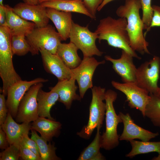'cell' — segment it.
I'll return each mask as SVG.
<instances>
[{
  "instance_id": "obj_3",
  "label": "cell",
  "mask_w": 160,
  "mask_h": 160,
  "mask_svg": "<svg viewBox=\"0 0 160 160\" xmlns=\"http://www.w3.org/2000/svg\"><path fill=\"white\" fill-rule=\"evenodd\" d=\"M117 96L116 92L111 89L105 91V130L101 135V148L106 150H112L119 144V136L117 134V127L122 121L119 115L116 113L113 105Z\"/></svg>"
},
{
  "instance_id": "obj_27",
  "label": "cell",
  "mask_w": 160,
  "mask_h": 160,
  "mask_svg": "<svg viewBox=\"0 0 160 160\" xmlns=\"http://www.w3.org/2000/svg\"><path fill=\"white\" fill-rule=\"evenodd\" d=\"M129 141L132 149L126 155L127 157L132 158L138 155L153 152L160 154V141H143L131 140Z\"/></svg>"
},
{
  "instance_id": "obj_15",
  "label": "cell",
  "mask_w": 160,
  "mask_h": 160,
  "mask_svg": "<svg viewBox=\"0 0 160 160\" xmlns=\"http://www.w3.org/2000/svg\"><path fill=\"white\" fill-rule=\"evenodd\" d=\"M133 57L123 50L119 59H115L109 55L105 56L106 60L112 63L113 69L123 83L135 82L137 68L134 63Z\"/></svg>"
},
{
  "instance_id": "obj_18",
  "label": "cell",
  "mask_w": 160,
  "mask_h": 160,
  "mask_svg": "<svg viewBox=\"0 0 160 160\" xmlns=\"http://www.w3.org/2000/svg\"><path fill=\"white\" fill-rule=\"evenodd\" d=\"M10 113L8 112L7 119L0 127L5 132L8 142L10 145L15 144L20 145L24 136L28 134L31 129L30 123L19 124L15 121Z\"/></svg>"
},
{
  "instance_id": "obj_33",
  "label": "cell",
  "mask_w": 160,
  "mask_h": 160,
  "mask_svg": "<svg viewBox=\"0 0 160 160\" xmlns=\"http://www.w3.org/2000/svg\"><path fill=\"white\" fill-rule=\"evenodd\" d=\"M153 15L150 25L144 33L145 36L147 32L151 28L156 27H160V6L156 5H152Z\"/></svg>"
},
{
  "instance_id": "obj_8",
  "label": "cell",
  "mask_w": 160,
  "mask_h": 160,
  "mask_svg": "<svg viewBox=\"0 0 160 160\" xmlns=\"http://www.w3.org/2000/svg\"><path fill=\"white\" fill-rule=\"evenodd\" d=\"M160 70V58L154 56L149 61L142 63L137 68L135 83L149 93L155 94L159 87L158 82Z\"/></svg>"
},
{
  "instance_id": "obj_32",
  "label": "cell",
  "mask_w": 160,
  "mask_h": 160,
  "mask_svg": "<svg viewBox=\"0 0 160 160\" xmlns=\"http://www.w3.org/2000/svg\"><path fill=\"white\" fill-rule=\"evenodd\" d=\"M20 158L23 160H41V158L33 152L22 142L20 143Z\"/></svg>"
},
{
  "instance_id": "obj_16",
  "label": "cell",
  "mask_w": 160,
  "mask_h": 160,
  "mask_svg": "<svg viewBox=\"0 0 160 160\" xmlns=\"http://www.w3.org/2000/svg\"><path fill=\"white\" fill-rule=\"evenodd\" d=\"M39 52L44 70L55 76L58 81L69 79L73 76L72 70L68 68L56 54L45 50H40Z\"/></svg>"
},
{
  "instance_id": "obj_37",
  "label": "cell",
  "mask_w": 160,
  "mask_h": 160,
  "mask_svg": "<svg viewBox=\"0 0 160 160\" xmlns=\"http://www.w3.org/2000/svg\"><path fill=\"white\" fill-rule=\"evenodd\" d=\"M9 145L6 134L0 127V148L2 150H4Z\"/></svg>"
},
{
  "instance_id": "obj_41",
  "label": "cell",
  "mask_w": 160,
  "mask_h": 160,
  "mask_svg": "<svg viewBox=\"0 0 160 160\" xmlns=\"http://www.w3.org/2000/svg\"><path fill=\"white\" fill-rule=\"evenodd\" d=\"M53 0H37L39 4H40L43 3L51 1Z\"/></svg>"
},
{
  "instance_id": "obj_7",
  "label": "cell",
  "mask_w": 160,
  "mask_h": 160,
  "mask_svg": "<svg viewBox=\"0 0 160 160\" xmlns=\"http://www.w3.org/2000/svg\"><path fill=\"white\" fill-rule=\"evenodd\" d=\"M97 38V34L90 31L88 25L82 26L73 22L69 36L70 42L81 51L84 57L102 55L103 52L100 51L96 45Z\"/></svg>"
},
{
  "instance_id": "obj_45",
  "label": "cell",
  "mask_w": 160,
  "mask_h": 160,
  "mask_svg": "<svg viewBox=\"0 0 160 160\" xmlns=\"http://www.w3.org/2000/svg\"></svg>"
},
{
  "instance_id": "obj_9",
  "label": "cell",
  "mask_w": 160,
  "mask_h": 160,
  "mask_svg": "<svg viewBox=\"0 0 160 160\" xmlns=\"http://www.w3.org/2000/svg\"><path fill=\"white\" fill-rule=\"evenodd\" d=\"M43 83L36 84L26 92L18 106L15 121L18 123H30L39 117L37 97Z\"/></svg>"
},
{
  "instance_id": "obj_12",
  "label": "cell",
  "mask_w": 160,
  "mask_h": 160,
  "mask_svg": "<svg viewBox=\"0 0 160 160\" xmlns=\"http://www.w3.org/2000/svg\"><path fill=\"white\" fill-rule=\"evenodd\" d=\"M48 80L38 77L30 81H19L8 88L6 104L9 112L14 119L17 113L19 104L26 92L33 85L39 83H45Z\"/></svg>"
},
{
  "instance_id": "obj_31",
  "label": "cell",
  "mask_w": 160,
  "mask_h": 160,
  "mask_svg": "<svg viewBox=\"0 0 160 160\" xmlns=\"http://www.w3.org/2000/svg\"><path fill=\"white\" fill-rule=\"evenodd\" d=\"M20 145H10L7 148L0 153V160H18L20 158Z\"/></svg>"
},
{
  "instance_id": "obj_44",
  "label": "cell",
  "mask_w": 160,
  "mask_h": 160,
  "mask_svg": "<svg viewBox=\"0 0 160 160\" xmlns=\"http://www.w3.org/2000/svg\"><path fill=\"white\" fill-rule=\"evenodd\" d=\"M3 0H0V5L3 6L4 5L3 3Z\"/></svg>"
},
{
  "instance_id": "obj_35",
  "label": "cell",
  "mask_w": 160,
  "mask_h": 160,
  "mask_svg": "<svg viewBox=\"0 0 160 160\" xmlns=\"http://www.w3.org/2000/svg\"><path fill=\"white\" fill-rule=\"evenodd\" d=\"M5 96L3 93L0 94V126L5 122L7 116L8 111Z\"/></svg>"
},
{
  "instance_id": "obj_2",
  "label": "cell",
  "mask_w": 160,
  "mask_h": 160,
  "mask_svg": "<svg viewBox=\"0 0 160 160\" xmlns=\"http://www.w3.org/2000/svg\"><path fill=\"white\" fill-rule=\"evenodd\" d=\"M127 20L124 17L116 19L108 16L101 19L95 31L99 42L105 40L108 45L123 50L132 57L141 59L130 45L129 37L127 30Z\"/></svg>"
},
{
  "instance_id": "obj_24",
  "label": "cell",
  "mask_w": 160,
  "mask_h": 160,
  "mask_svg": "<svg viewBox=\"0 0 160 160\" xmlns=\"http://www.w3.org/2000/svg\"><path fill=\"white\" fill-rule=\"evenodd\" d=\"M59 98V95L56 92L52 90L46 92L41 88L38 92L37 97L39 116L55 120L52 117L50 111Z\"/></svg>"
},
{
  "instance_id": "obj_5",
  "label": "cell",
  "mask_w": 160,
  "mask_h": 160,
  "mask_svg": "<svg viewBox=\"0 0 160 160\" xmlns=\"http://www.w3.org/2000/svg\"><path fill=\"white\" fill-rule=\"evenodd\" d=\"M91 89L92 98L89 108L88 121L87 125L77 133L80 137L87 140L90 138L96 128L102 126L106 110L105 103L103 101L105 100V89L95 86Z\"/></svg>"
},
{
  "instance_id": "obj_1",
  "label": "cell",
  "mask_w": 160,
  "mask_h": 160,
  "mask_svg": "<svg viewBox=\"0 0 160 160\" xmlns=\"http://www.w3.org/2000/svg\"><path fill=\"white\" fill-rule=\"evenodd\" d=\"M141 9L140 0H125L124 4L119 6L116 12L119 17L127 20L126 29L131 48L141 55L150 54L148 49L149 43L143 33L144 24L140 15Z\"/></svg>"
},
{
  "instance_id": "obj_22",
  "label": "cell",
  "mask_w": 160,
  "mask_h": 160,
  "mask_svg": "<svg viewBox=\"0 0 160 160\" xmlns=\"http://www.w3.org/2000/svg\"><path fill=\"white\" fill-rule=\"evenodd\" d=\"M39 4L46 8H52L63 12L83 14L94 19L82 0H53Z\"/></svg>"
},
{
  "instance_id": "obj_11",
  "label": "cell",
  "mask_w": 160,
  "mask_h": 160,
  "mask_svg": "<svg viewBox=\"0 0 160 160\" xmlns=\"http://www.w3.org/2000/svg\"><path fill=\"white\" fill-rule=\"evenodd\" d=\"M105 63V60L98 61L92 57H84L80 65L71 69L73 76L78 83L81 98L83 97L88 89H91L93 87L92 77L96 68Z\"/></svg>"
},
{
  "instance_id": "obj_43",
  "label": "cell",
  "mask_w": 160,
  "mask_h": 160,
  "mask_svg": "<svg viewBox=\"0 0 160 160\" xmlns=\"http://www.w3.org/2000/svg\"><path fill=\"white\" fill-rule=\"evenodd\" d=\"M152 160H160V154L158 155L157 156H155L152 159Z\"/></svg>"
},
{
  "instance_id": "obj_42",
  "label": "cell",
  "mask_w": 160,
  "mask_h": 160,
  "mask_svg": "<svg viewBox=\"0 0 160 160\" xmlns=\"http://www.w3.org/2000/svg\"><path fill=\"white\" fill-rule=\"evenodd\" d=\"M154 95L160 98V87L159 88L157 92Z\"/></svg>"
},
{
  "instance_id": "obj_34",
  "label": "cell",
  "mask_w": 160,
  "mask_h": 160,
  "mask_svg": "<svg viewBox=\"0 0 160 160\" xmlns=\"http://www.w3.org/2000/svg\"><path fill=\"white\" fill-rule=\"evenodd\" d=\"M86 7L95 19L97 9L103 0H82Z\"/></svg>"
},
{
  "instance_id": "obj_21",
  "label": "cell",
  "mask_w": 160,
  "mask_h": 160,
  "mask_svg": "<svg viewBox=\"0 0 160 160\" xmlns=\"http://www.w3.org/2000/svg\"><path fill=\"white\" fill-rule=\"evenodd\" d=\"M61 128L60 122L42 117L39 116L31 124V129L39 132L41 137L49 142L53 137L59 136Z\"/></svg>"
},
{
  "instance_id": "obj_4",
  "label": "cell",
  "mask_w": 160,
  "mask_h": 160,
  "mask_svg": "<svg viewBox=\"0 0 160 160\" xmlns=\"http://www.w3.org/2000/svg\"><path fill=\"white\" fill-rule=\"evenodd\" d=\"M12 36L6 26H0V76L5 85H10L21 79L13 65L10 44Z\"/></svg>"
},
{
  "instance_id": "obj_26",
  "label": "cell",
  "mask_w": 160,
  "mask_h": 160,
  "mask_svg": "<svg viewBox=\"0 0 160 160\" xmlns=\"http://www.w3.org/2000/svg\"><path fill=\"white\" fill-rule=\"evenodd\" d=\"M101 126L97 128V131L92 141L81 153L78 160H103L105 158L100 152L101 148V135L100 130Z\"/></svg>"
},
{
  "instance_id": "obj_10",
  "label": "cell",
  "mask_w": 160,
  "mask_h": 160,
  "mask_svg": "<svg viewBox=\"0 0 160 160\" xmlns=\"http://www.w3.org/2000/svg\"><path fill=\"white\" fill-rule=\"evenodd\" d=\"M111 83L114 87L126 95L128 106L138 110L145 117L146 107L150 98L149 92L135 83H120L113 81Z\"/></svg>"
},
{
  "instance_id": "obj_28",
  "label": "cell",
  "mask_w": 160,
  "mask_h": 160,
  "mask_svg": "<svg viewBox=\"0 0 160 160\" xmlns=\"http://www.w3.org/2000/svg\"><path fill=\"white\" fill-rule=\"evenodd\" d=\"M149 95L150 100L146 107L145 117L160 129V98L153 94L149 93Z\"/></svg>"
},
{
  "instance_id": "obj_6",
  "label": "cell",
  "mask_w": 160,
  "mask_h": 160,
  "mask_svg": "<svg viewBox=\"0 0 160 160\" xmlns=\"http://www.w3.org/2000/svg\"><path fill=\"white\" fill-rule=\"evenodd\" d=\"M26 37L32 49L33 55L38 54L40 50H43L56 54L62 41L55 28L49 24L44 27H36Z\"/></svg>"
},
{
  "instance_id": "obj_13",
  "label": "cell",
  "mask_w": 160,
  "mask_h": 160,
  "mask_svg": "<svg viewBox=\"0 0 160 160\" xmlns=\"http://www.w3.org/2000/svg\"><path fill=\"white\" fill-rule=\"evenodd\" d=\"M12 9L22 18L34 23L36 27H44L49 24V19L47 16V8L39 4L33 5L20 2Z\"/></svg>"
},
{
  "instance_id": "obj_30",
  "label": "cell",
  "mask_w": 160,
  "mask_h": 160,
  "mask_svg": "<svg viewBox=\"0 0 160 160\" xmlns=\"http://www.w3.org/2000/svg\"><path fill=\"white\" fill-rule=\"evenodd\" d=\"M142 10V18L144 24V30H147L149 27L153 15L151 0H140Z\"/></svg>"
},
{
  "instance_id": "obj_39",
  "label": "cell",
  "mask_w": 160,
  "mask_h": 160,
  "mask_svg": "<svg viewBox=\"0 0 160 160\" xmlns=\"http://www.w3.org/2000/svg\"><path fill=\"white\" fill-rule=\"evenodd\" d=\"M114 0H103L102 3L99 7L97 9V11H100L105 5L109 3Z\"/></svg>"
},
{
  "instance_id": "obj_14",
  "label": "cell",
  "mask_w": 160,
  "mask_h": 160,
  "mask_svg": "<svg viewBox=\"0 0 160 160\" xmlns=\"http://www.w3.org/2000/svg\"><path fill=\"white\" fill-rule=\"evenodd\" d=\"M119 115L122 121L124 129L119 136V140L129 141L138 139L142 141H148L159 135L158 132H153L137 125L129 113L119 112Z\"/></svg>"
},
{
  "instance_id": "obj_36",
  "label": "cell",
  "mask_w": 160,
  "mask_h": 160,
  "mask_svg": "<svg viewBox=\"0 0 160 160\" xmlns=\"http://www.w3.org/2000/svg\"><path fill=\"white\" fill-rule=\"evenodd\" d=\"M28 134L25 135L23 138L22 141L33 152L38 156L40 155L39 151L36 142L28 136Z\"/></svg>"
},
{
  "instance_id": "obj_20",
  "label": "cell",
  "mask_w": 160,
  "mask_h": 160,
  "mask_svg": "<svg viewBox=\"0 0 160 160\" xmlns=\"http://www.w3.org/2000/svg\"><path fill=\"white\" fill-rule=\"evenodd\" d=\"M47 12L48 17L54 24L62 41H65L69 38L73 22L71 12L51 8H47Z\"/></svg>"
},
{
  "instance_id": "obj_29",
  "label": "cell",
  "mask_w": 160,
  "mask_h": 160,
  "mask_svg": "<svg viewBox=\"0 0 160 160\" xmlns=\"http://www.w3.org/2000/svg\"><path fill=\"white\" fill-rule=\"evenodd\" d=\"M10 44L13 55L23 56L29 52L32 53V49L25 36H12Z\"/></svg>"
},
{
  "instance_id": "obj_40",
  "label": "cell",
  "mask_w": 160,
  "mask_h": 160,
  "mask_svg": "<svg viewBox=\"0 0 160 160\" xmlns=\"http://www.w3.org/2000/svg\"><path fill=\"white\" fill-rule=\"evenodd\" d=\"M23 2L31 4L36 5L38 4L37 0H22Z\"/></svg>"
},
{
  "instance_id": "obj_23",
  "label": "cell",
  "mask_w": 160,
  "mask_h": 160,
  "mask_svg": "<svg viewBox=\"0 0 160 160\" xmlns=\"http://www.w3.org/2000/svg\"><path fill=\"white\" fill-rule=\"evenodd\" d=\"M78 49L71 42L61 43L58 46L56 54L68 68L72 69L78 67L82 61L77 53Z\"/></svg>"
},
{
  "instance_id": "obj_19",
  "label": "cell",
  "mask_w": 160,
  "mask_h": 160,
  "mask_svg": "<svg viewBox=\"0 0 160 160\" xmlns=\"http://www.w3.org/2000/svg\"><path fill=\"white\" fill-rule=\"evenodd\" d=\"M76 79L73 76L69 79L58 81L54 87L49 88L50 90L59 95L58 101L63 103L67 109L70 108L74 100H80L81 98L76 93L78 88L75 84Z\"/></svg>"
},
{
  "instance_id": "obj_25",
  "label": "cell",
  "mask_w": 160,
  "mask_h": 160,
  "mask_svg": "<svg viewBox=\"0 0 160 160\" xmlns=\"http://www.w3.org/2000/svg\"><path fill=\"white\" fill-rule=\"evenodd\" d=\"M31 138L34 140L38 146L41 160H60L56 153V147L54 143L50 142L47 144V141L41 136H39L36 131L31 129Z\"/></svg>"
},
{
  "instance_id": "obj_38",
  "label": "cell",
  "mask_w": 160,
  "mask_h": 160,
  "mask_svg": "<svg viewBox=\"0 0 160 160\" xmlns=\"http://www.w3.org/2000/svg\"><path fill=\"white\" fill-rule=\"evenodd\" d=\"M6 17L4 5L3 6L0 5V26L5 25Z\"/></svg>"
},
{
  "instance_id": "obj_17",
  "label": "cell",
  "mask_w": 160,
  "mask_h": 160,
  "mask_svg": "<svg viewBox=\"0 0 160 160\" xmlns=\"http://www.w3.org/2000/svg\"><path fill=\"white\" fill-rule=\"evenodd\" d=\"M6 13V26L12 36H26L36 27L35 24L26 20L15 13L12 7L7 4L4 5Z\"/></svg>"
}]
</instances>
